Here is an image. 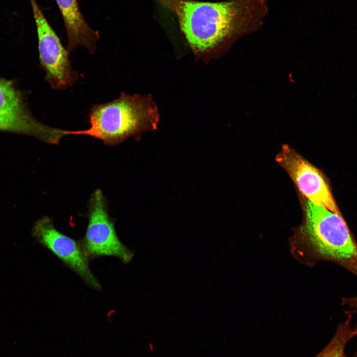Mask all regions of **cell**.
<instances>
[{
    "label": "cell",
    "instance_id": "11",
    "mask_svg": "<svg viewBox=\"0 0 357 357\" xmlns=\"http://www.w3.org/2000/svg\"><path fill=\"white\" fill-rule=\"evenodd\" d=\"M341 304L347 307V310L345 311V313H350L353 314H357V296L353 297H342L341 298ZM355 330L357 334V324L355 327Z\"/></svg>",
    "mask_w": 357,
    "mask_h": 357
},
{
    "label": "cell",
    "instance_id": "5",
    "mask_svg": "<svg viewBox=\"0 0 357 357\" xmlns=\"http://www.w3.org/2000/svg\"><path fill=\"white\" fill-rule=\"evenodd\" d=\"M35 23L39 60L46 80L55 90L72 86L78 73L71 66L69 52L51 27L36 0H29Z\"/></svg>",
    "mask_w": 357,
    "mask_h": 357
},
{
    "label": "cell",
    "instance_id": "3",
    "mask_svg": "<svg viewBox=\"0 0 357 357\" xmlns=\"http://www.w3.org/2000/svg\"><path fill=\"white\" fill-rule=\"evenodd\" d=\"M88 119V128L67 130V135L90 136L113 146L129 136L154 128L159 114L150 96L131 95L122 92L118 98L111 102L93 105Z\"/></svg>",
    "mask_w": 357,
    "mask_h": 357
},
{
    "label": "cell",
    "instance_id": "8",
    "mask_svg": "<svg viewBox=\"0 0 357 357\" xmlns=\"http://www.w3.org/2000/svg\"><path fill=\"white\" fill-rule=\"evenodd\" d=\"M277 160L309 201L340 214L329 186L318 169L289 147L282 148Z\"/></svg>",
    "mask_w": 357,
    "mask_h": 357
},
{
    "label": "cell",
    "instance_id": "10",
    "mask_svg": "<svg viewBox=\"0 0 357 357\" xmlns=\"http://www.w3.org/2000/svg\"><path fill=\"white\" fill-rule=\"evenodd\" d=\"M346 314V320L338 326L332 339L315 357H346L345 353L346 344L357 334L355 329L351 327L352 314Z\"/></svg>",
    "mask_w": 357,
    "mask_h": 357
},
{
    "label": "cell",
    "instance_id": "1",
    "mask_svg": "<svg viewBox=\"0 0 357 357\" xmlns=\"http://www.w3.org/2000/svg\"><path fill=\"white\" fill-rule=\"evenodd\" d=\"M173 13L194 52L216 49L240 33L259 26L267 12V0H153Z\"/></svg>",
    "mask_w": 357,
    "mask_h": 357
},
{
    "label": "cell",
    "instance_id": "2",
    "mask_svg": "<svg viewBox=\"0 0 357 357\" xmlns=\"http://www.w3.org/2000/svg\"><path fill=\"white\" fill-rule=\"evenodd\" d=\"M305 212L290 239L294 257L308 266L331 262L357 277V242L341 214L309 200Z\"/></svg>",
    "mask_w": 357,
    "mask_h": 357
},
{
    "label": "cell",
    "instance_id": "6",
    "mask_svg": "<svg viewBox=\"0 0 357 357\" xmlns=\"http://www.w3.org/2000/svg\"><path fill=\"white\" fill-rule=\"evenodd\" d=\"M0 130L19 133L58 144L66 130L48 126L33 117L22 97L10 81L0 78Z\"/></svg>",
    "mask_w": 357,
    "mask_h": 357
},
{
    "label": "cell",
    "instance_id": "4",
    "mask_svg": "<svg viewBox=\"0 0 357 357\" xmlns=\"http://www.w3.org/2000/svg\"><path fill=\"white\" fill-rule=\"evenodd\" d=\"M88 218L86 233L80 241L88 259L113 256L124 264L129 262L133 253L118 237L114 222L108 214L106 199L99 189L90 198Z\"/></svg>",
    "mask_w": 357,
    "mask_h": 357
},
{
    "label": "cell",
    "instance_id": "9",
    "mask_svg": "<svg viewBox=\"0 0 357 357\" xmlns=\"http://www.w3.org/2000/svg\"><path fill=\"white\" fill-rule=\"evenodd\" d=\"M61 14L67 34L69 53L78 46L93 54L96 49L99 33L91 28L81 13L77 0H56Z\"/></svg>",
    "mask_w": 357,
    "mask_h": 357
},
{
    "label": "cell",
    "instance_id": "12",
    "mask_svg": "<svg viewBox=\"0 0 357 357\" xmlns=\"http://www.w3.org/2000/svg\"><path fill=\"white\" fill-rule=\"evenodd\" d=\"M352 357H357V352L354 355V356H352Z\"/></svg>",
    "mask_w": 357,
    "mask_h": 357
},
{
    "label": "cell",
    "instance_id": "7",
    "mask_svg": "<svg viewBox=\"0 0 357 357\" xmlns=\"http://www.w3.org/2000/svg\"><path fill=\"white\" fill-rule=\"evenodd\" d=\"M33 237L63 264L76 274L88 286L100 290L101 285L91 270L80 241L65 235L55 227L53 220L44 216L32 229Z\"/></svg>",
    "mask_w": 357,
    "mask_h": 357
}]
</instances>
